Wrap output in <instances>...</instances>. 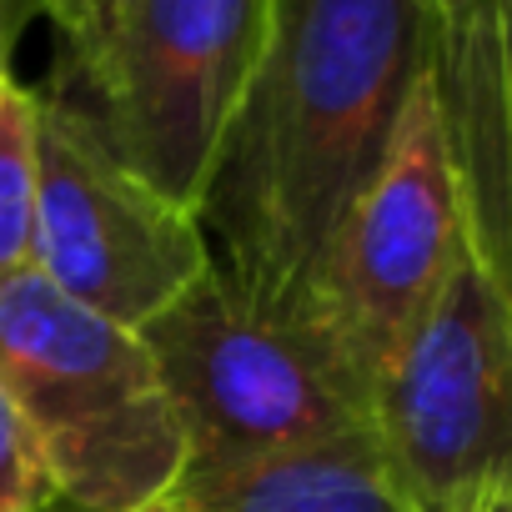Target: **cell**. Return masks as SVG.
<instances>
[{
  "mask_svg": "<svg viewBox=\"0 0 512 512\" xmlns=\"http://www.w3.org/2000/svg\"><path fill=\"white\" fill-rule=\"evenodd\" d=\"M477 512H512V487H507L502 497H492L487 507H477Z\"/></svg>",
  "mask_w": 512,
  "mask_h": 512,
  "instance_id": "obj_15",
  "label": "cell"
},
{
  "mask_svg": "<svg viewBox=\"0 0 512 512\" xmlns=\"http://www.w3.org/2000/svg\"><path fill=\"white\" fill-rule=\"evenodd\" d=\"M56 292L141 332L206 267L211 236L196 211L166 201L121 166L91 126L41 96L36 262Z\"/></svg>",
  "mask_w": 512,
  "mask_h": 512,
  "instance_id": "obj_7",
  "label": "cell"
},
{
  "mask_svg": "<svg viewBox=\"0 0 512 512\" xmlns=\"http://www.w3.org/2000/svg\"><path fill=\"white\" fill-rule=\"evenodd\" d=\"M437 0H272L196 216L262 302H297L432 66Z\"/></svg>",
  "mask_w": 512,
  "mask_h": 512,
  "instance_id": "obj_1",
  "label": "cell"
},
{
  "mask_svg": "<svg viewBox=\"0 0 512 512\" xmlns=\"http://www.w3.org/2000/svg\"><path fill=\"white\" fill-rule=\"evenodd\" d=\"M432 81L467 251L512 302V11H437Z\"/></svg>",
  "mask_w": 512,
  "mask_h": 512,
  "instance_id": "obj_8",
  "label": "cell"
},
{
  "mask_svg": "<svg viewBox=\"0 0 512 512\" xmlns=\"http://www.w3.org/2000/svg\"><path fill=\"white\" fill-rule=\"evenodd\" d=\"M46 6V16H51V26H61V21H71V16H81L91 0H41Z\"/></svg>",
  "mask_w": 512,
  "mask_h": 512,
  "instance_id": "obj_13",
  "label": "cell"
},
{
  "mask_svg": "<svg viewBox=\"0 0 512 512\" xmlns=\"http://www.w3.org/2000/svg\"><path fill=\"white\" fill-rule=\"evenodd\" d=\"M267 26L272 0H91L56 26L41 96L166 201L196 211Z\"/></svg>",
  "mask_w": 512,
  "mask_h": 512,
  "instance_id": "obj_2",
  "label": "cell"
},
{
  "mask_svg": "<svg viewBox=\"0 0 512 512\" xmlns=\"http://www.w3.org/2000/svg\"><path fill=\"white\" fill-rule=\"evenodd\" d=\"M0 382L71 512H146L186 472V432L141 332L36 267L0 287Z\"/></svg>",
  "mask_w": 512,
  "mask_h": 512,
  "instance_id": "obj_3",
  "label": "cell"
},
{
  "mask_svg": "<svg viewBox=\"0 0 512 512\" xmlns=\"http://www.w3.org/2000/svg\"><path fill=\"white\" fill-rule=\"evenodd\" d=\"M61 487L16 407V397L0 382V512H56Z\"/></svg>",
  "mask_w": 512,
  "mask_h": 512,
  "instance_id": "obj_11",
  "label": "cell"
},
{
  "mask_svg": "<svg viewBox=\"0 0 512 512\" xmlns=\"http://www.w3.org/2000/svg\"><path fill=\"white\" fill-rule=\"evenodd\" d=\"M372 432L417 512H477L512 487V302L467 246L382 367Z\"/></svg>",
  "mask_w": 512,
  "mask_h": 512,
  "instance_id": "obj_5",
  "label": "cell"
},
{
  "mask_svg": "<svg viewBox=\"0 0 512 512\" xmlns=\"http://www.w3.org/2000/svg\"><path fill=\"white\" fill-rule=\"evenodd\" d=\"M462 246L457 171L427 66L377 176L347 206L302 282V307L342 347L367 392L447 287Z\"/></svg>",
  "mask_w": 512,
  "mask_h": 512,
  "instance_id": "obj_6",
  "label": "cell"
},
{
  "mask_svg": "<svg viewBox=\"0 0 512 512\" xmlns=\"http://www.w3.org/2000/svg\"><path fill=\"white\" fill-rule=\"evenodd\" d=\"M186 432V467H226L372 422V392L297 302L211 267L141 327Z\"/></svg>",
  "mask_w": 512,
  "mask_h": 512,
  "instance_id": "obj_4",
  "label": "cell"
},
{
  "mask_svg": "<svg viewBox=\"0 0 512 512\" xmlns=\"http://www.w3.org/2000/svg\"><path fill=\"white\" fill-rule=\"evenodd\" d=\"M36 16H46L41 0H0V76H11V61L21 51V36L31 31Z\"/></svg>",
  "mask_w": 512,
  "mask_h": 512,
  "instance_id": "obj_12",
  "label": "cell"
},
{
  "mask_svg": "<svg viewBox=\"0 0 512 512\" xmlns=\"http://www.w3.org/2000/svg\"><path fill=\"white\" fill-rule=\"evenodd\" d=\"M41 201V96L0 76V287L36 262Z\"/></svg>",
  "mask_w": 512,
  "mask_h": 512,
  "instance_id": "obj_10",
  "label": "cell"
},
{
  "mask_svg": "<svg viewBox=\"0 0 512 512\" xmlns=\"http://www.w3.org/2000/svg\"><path fill=\"white\" fill-rule=\"evenodd\" d=\"M56 512H71V507H56Z\"/></svg>",
  "mask_w": 512,
  "mask_h": 512,
  "instance_id": "obj_16",
  "label": "cell"
},
{
  "mask_svg": "<svg viewBox=\"0 0 512 512\" xmlns=\"http://www.w3.org/2000/svg\"><path fill=\"white\" fill-rule=\"evenodd\" d=\"M146 512H417V507L367 422L267 457H246L226 467H186Z\"/></svg>",
  "mask_w": 512,
  "mask_h": 512,
  "instance_id": "obj_9",
  "label": "cell"
},
{
  "mask_svg": "<svg viewBox=\"0 0 512 512\" xmlns=\"http://www.w3.org/2000/svg\"><path fill=\"white\" fill-rule=\"evenodd\" d=\"M467 6H497V11H512V0H437V11H467Z\"/></svg>",
  "mask_w": 512,
  "mask_h": 512,
  "instance_id": "obj_14",
  "label": "cell"
}]
</instances>
